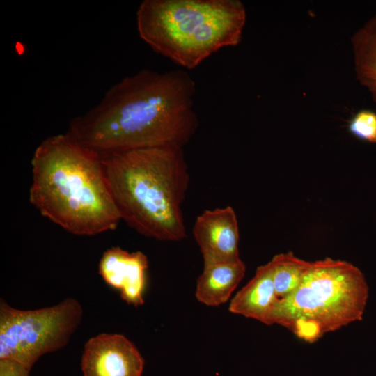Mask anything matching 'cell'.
I'll use <instances>...</instances> for the list:
<instances>
[{
    "label": "cell",
    "mask_w": 376,
    "mask_h": 376,
    "mask_svg": "<svg viewBox=\"0 0 376 376\" xmlns=\"http://www.w3.org/2000/svg\"><path fill=\"white\" fill-rule=\"evenodd\" d=\"M192 233L203 262L233 261L240 258L238 221L232 207L203 211L197 217Z\"/></svg>",
    "instance_id": "obj_8"
},
{
    "label": "cell",
    "mask_w": 376,
    "mask_h": 376,
    "mask_svg": "<svg viewBox=\"0 0 376 376\" xmlns=\"http://www.w3.org/2000/svg\"><path fill=\"white\" fill-rule=\"evenodd\" d=\"M269 263L275 292L279 299L289 296L298 288L311 263L290 251L275 255Z\"/></svg>",
    "instance_id": "obj_13"
},
{
    "label": "cell",
    "mask_w": 376,
    "mask_h": 376,
    "mask_svg": "<svg viewBox=\"0 0 376 376\" xmlns=\"http://www.w3.org/2000/svg\"><path fill=\"white\" fill-rule=\"evenodd\" d=\"M246 272L241 258L233 261L203 262V269L197 279L196 299L208 306L226 303Z\"/></svg>",
    "instance_id": "obj_11"
},
{
    "label": "cell",
    "mask_w": 376,
    "mask_h": 376,
    "mask_svg": "<svg viewBox=\"0 0 376 376\" xmlns=\"http://www.w3.org/2000/svg\"><path fill=\"white\" fill-rule=\"evenodd\" d=\"M82 308L68 298L57 305L36 310H18L0 303V359L29 368L45 354L65 346L81 323Z\"/></svg>",
    "instance_id": "obj_6"
},
{
    "label": "cell",
    "mask_w": 376,
    "mask_h": 376,
    "mask_svg": "<svg viewBox=\"0 0 376 376\" xmlns=\"http://www.w3.org/2000/svg\"><path fill=\"white\" fill-rule=\"evenodd\" d=\"M348 129L357 138L376 143V113L367 109L359 111L350 120Z\"/></svg>",
    "instance_id": "obj_14"
},
{
    "label": "cell",
    "mask_w": 376,
    "mask_h": 376,
    "mask_svg": "<svg viewBox=\"0 0 376 376\" xmlns=\"http://www.w3.org/2000/svg\"><path fill=\"white\" fill-rule=\"evenodd\" d=\"M246 18L239 0H144L136 12L141 38L189 70L221 48L238 45Z\"/></svg>",
    "instance_id": "obj_4"
},
{
    "label": "cell",
    "mask_w": 376,
    "mask_h": 376,
    "mask_svg": "<svg viewBox=\"0 0 376 376\" xmlns=\"http://www.w3.org/2000/svg\"><path fill=\"white\" fill-rule=\"evenodd\" d=\"M148 267V258L142 252L130 253L120 247H112L104 252L99 263V274L107 285L120 291L123 301L137 307L144 301Z\"/></svg>",
    "instance_id": "obj_9"
},
{
    "label": "cell",
    "mask_w": 376,
    "mask_h": 376,
    "mask_svg": "<svg viewBox=\"0 0 376 376\" xmlns=\"http://www.w3.org/2000/svg\"><path fill=\"white\" fill-rule=\"evenodd\" d=\"M100 157L121 220L157 240L186 237L182 205L190 175L183 147L145 148Z\"/></svg>",
    "instance_id": "obj_3"
},
{
    "label": "cell",
    "mask_w": 376,
    "mask_h": 376,
    "mask_svg": "<svg viewBox=\"0 0 376 376\" xmlns=\"http://www.w3.org/2000/svg\"><path fill=\"white\" fill-rule=\"evenodd\" d=\"M269 262L259 266L252 279L230 300L228 311L236 315L274 324L279 301Z\"/></svg>",
    "instance_id": "obj_10"
},
{
    "label": "cell",
    "mask_w": 376,
    "mask_h": 376,
    "mask_svg": "<svg viewBox=\"0 0 376 376\" xmlns=\"http://www.w3.org/2000/svg\"><path fill=\"white\" fill-rule=\"evenodd\" d=\"M356 78L376 104V14L351 38Z\"/></svg>",
    "instance_id": "obj_12"
},
{
    "label": "cell",
    "mask_w": 376,
    "mask_h": 376,
    "mask_svg": "<svg viewBox=\"0 0 376 376\" xmlns=\"http://www.w3.org/2000/svg\"><path fill=\"white\" fill-rule=\"evenodd\" d=\"M31 369L17 361L0 359V376H29Z\"/></svg>",
    "instance_id": "obj_15"
},
{
    "label": "cell",
    "mask_w": 376,
    "mask_h": 376,
    "mask_svg": "<svg viewBox=\"0 0 376 376\" xmlns=\"http://www.w3.org/2000/svg\"><path fill=\"white\" fill-rule=\"evenodd\" d=\"M81 365L84 376H142L144 361L123 335L100 334L86 342Z\"/></svg>",
    "instance_id": "obj_7"
},
{
    "label": "cell",
    "mask_w": 376,
    "mask_h": 376,
    "mask_svg": "<svg viewBox=\"0 0 376 376\" xmlns=\"http://www.w3.org/2000/svg\"><path fill=\"white\" fill-rule=\"evenodd\" d=\"M31 166L29 201L42 216L77 235L117 227L121 218L98 154L58 134L36 148Z\"/></svg>",
    "instance_id": "obj_2"
},
{
    "label": "cell",
    "mask_w": 376,
    "mask_h": 376,
    "mask_svg": "<svg viewBox=\"0 0 376 376\" xmlns=\"http://www.w3.org/2000/svg\"><path fill=\"white\" fill-rule=\"evenodd\" d=\"M196 84L185 71L143 70L113 86L66 132L100 156L145 148L184 147L196 133Z\"/></svg>",
    "instance_id": "obj_1"
},
{
    "label": "cell",
    "mask_w": 376,
    "mask_h": 376,
    "mask_svg": "<svg viewBox=\"0 0 376 376\" xmlns=\"http://www.w3.org/2000/svg\"><path fill=\"white\" fill-rule=\"evenodd\" d=\"M368 286L352 263L327 257L311 262L298 288L279 299L274 324L312 343L363 318Z\"/></svg>",
    "instance_id": "obj_5"
}]
</instances>
